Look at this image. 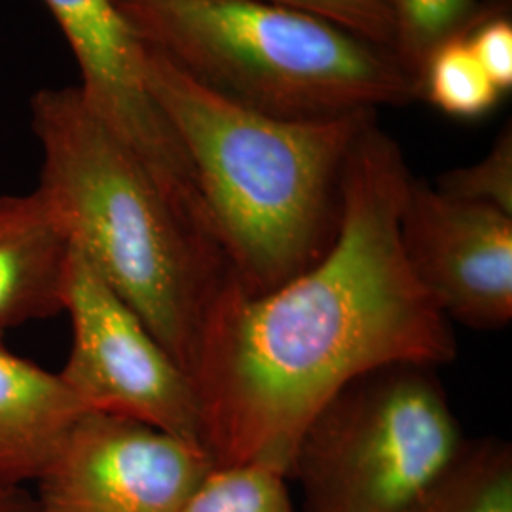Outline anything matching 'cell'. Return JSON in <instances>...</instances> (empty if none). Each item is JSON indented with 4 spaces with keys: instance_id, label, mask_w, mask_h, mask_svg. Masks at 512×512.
Here are the masks:
<instances>
[{
    "instance_id": "cell-19",
    "label": "cell",
    "mask_w": 512,
    "mask_h": 512,
    "mask_svg": "<svg viewBox=\"0 0 512 512\" xmlns=\"http://www.w3.org/2000/svg\"><path fill=\"white\" fill-rule=\"evenodd\" d=\"M0 512H40L33 494L23 486H10L0 482Z\"/></svg>"
},
{
    "instance_id": "cell-14",
    "label": "cell",
    "mask_w": 512,
    "mask_h": 512,
    "mask_svg": "<svg viewBox=\"0 0 512 512\" xmlns=\"http://www.w3.org/2000/svg\"><path fill=\"white\" fill-rule=\"evenodd\" d=\"M420 97L456 120H478L490 114L503 93L478 65L467 38L444 42L421 69Z\"/></svg>"
},
{
    "instance_id": "cell-4",
    "label": "cell",
    "mask_w": 512,
    "mask_h": 512,
    "mask_svg": "<svg viewBox=\"0 0 512 512\" xmlns=\"http://www.w3.org/2000/svg\"><path fill=\"white\" fill-rule=\"evenodd\" d=\"M137 38L203 86L285 120L420 99L395 55L327 19L262 0H114Z\"/></svg>"
},
{
    "instance_id": "cell-8",
    "label": "cell",
    "mask_w": 512,
    "mask_h": 512,
    "mask_svg": "<svg viewBox=\"0 0 512 512\" xmlns=\"http://www.w3.org/2000/svg\"><path fill=\"white\" fill-rule=\"evenodd\" d=\"M404 258L448 321L497 330L512 319V217L410 179L401 211Z\"/></svg>"
},
{
    "instance_id": "cell-11",
    "label": "cell",
    "mask_w": 512,
    "mask_h": 512,
    "mask_svg": "<svg viewBox=\"0 0 512 512\" xmlns=\"http://www.w3.org/2000/svg\"><path fill=\"white\" fill-rule=\"evenodd\" d=\"M86 414L59 374L21 359L0 340V482H37Z\"/></svg>"
},
{
    "instance_id": "cell-10",
    "label": "cell",
    "mask_w": 512,
    "mask_h": 512,
    "mask_svg": "<svg viewBox=\"0 0 512 512\" xmlns=\"http://www.w3.org/2000/svg\"><path fill=\"white\" fill-rule=\"evenodd\" d=\"M69 243L37 188L0 196V340L63 311Z\"/></svg>"
},
{
    "instance_id": "cell-5",
    "label": "cell",
    "mask_w": 512,
    "mask_h": 512,
    "mask_svg": "<svg viewBox=\"0 0 512 512\" xmlns=\"http://www.w3.org/2000/svg\"><path fill=\"white\" fill-rule=\"evenodd\" d=\"M465 444L435 368L397 363L355 378L317 412L289 478L304 512H408Z\"/></svg>"
},
{
    "instance_id": "cell-15",
    "label": "cell",
    "mask_w": 512,
    "mask_h": 512,
    "mask_svg": "<svg viewBox=\"0 0 512 512\" xmlns=\"http://www.w3.org/2000/svg\"><path fill=\"white\" fill-rule=\"evenodd\" d=\"M181 512H294L287 476L262 463L213 467Z\"/></svg>"
},
{
    "instance_id": "cell-9",
    "label": "cell",
    "mask_w": 512,
    "mask_h": 512,
    "mask_svg": "<svg viewBox=\"0 0 512 512\" xmlns=\"http://www.w3.org/2000/svg\"><path fill=\"white\" fill-rule=\"evenodd\" d=\"M78 63V90L160 183L184 192L194 171L145 78V46L114 0H42Z\"/></svg>"
},
{
    "instance_id": "cell-18",
    "label": "cell",
    "mask_w": 512,
    "mask_h": 512,
    "mask_svg": "<svg viewBox=\"0 0 512 512\" xmlns=\"http://www.w3.org/2000/svg\"><path fill=\"white\" fill-rule=\"evenodd\" d=\"M509 6L495 4L465 35L478 65L499 92L512 90V21Z\"/></svg>"
},
{
    "instance_id": "cell-12",
    "label": "cell",
    "mask_w": 512,
    "mask_h": 512,
    "mask_svg": "<svg viewBox=\"0 0 512 512\" xmlns=\"http://www.w3.org/2000/svg\"><path fill=\"white\" fill-rule=\"evenodd\" d=\"M408 512H512V446L469 442L452 467Z\"/></svg>"
},
{
    "instance_id": "cell-13",
    "label": "cell",
    "mask_w": 512,
    "mask_h": 512,
    "mask_svg": "<svg viewBox=\"0 0 512 512\" xmlns=\"http://www.w3.org/2000/svg\"><path fill=\"white\" fill-rule=\"evenodd\" d=\"M385 4L393 23L391 54L416 88L429 55L444 42L465 37L495 6L478 0H385Z\"/></svg>"
},
{
    "instance_id": "cell-1",
    "label": "cell",
    "mask_w": 512,
    "mask_h": 512,
    "mask_svg": "<svg viewBox=\"0 0 512 512\" xmlns=\"http://www.w3.org/2000/svg\"><path fill=\"white\" fill-rule=\"evenodd\" d=\"M410 179L399 143L370 118L349 150L329 249L270 291L228 274L213 294L192 378L215 467L262 463L289 478L306 427L342 387L382 366L456 357L452 323L404 258Z\"/></svg>"
},
{
    "instance_id": "cell-3",
    "label": "cell",
    "mask_w": 512,
    "mask_h": 512,
    "mask_svg": "<svg viewBox=\"0 0 512 512\" xmlns=\"http://www.w3.org/2000/svg\"><path fill=\"white\" fill-rule=\"evenodd\" d=\"M37 190L69 249L120 294L192 376L203 315L228 264L78 86L31 99Z\"/></svg>"
},
{
    "instance_id": "cell-7",
    "label": "cell",
    "mask_w": 512,
    "mask_h": 512,
    "mask_svg": "<svg viewBox=\"0 0 512 512\" xmlns=\"http://www.w3.org/2000/svg\"><path fill=\"white\" fill-rule=\"evenodd\" d=\"M213 467L198 444L86 412L38 476L33 497L40 512H181Z\"/></svg>"
},
{
    "instance_id": "cell-6",
    "label": "cell",
    "mask_w": 512,
    "mask_h": 512,
    "mask_svg": "<svg viewBox=\"0 0 512 512\" xmlns=\"http://www.w3.org/2000/svg\"><path fill=\"white\" fill-rule=\"evenodd\" d=\"M63 311L71 319L73 346L59 378L84 412L141 421L205 448L194 378L73 249Z\"/></svg>"
},
{
    "instance_id": "cell-2",
    "label": "cell",
    "mask_w": 512,
    "mask_h": 512,
    "mask_svg": "<svg viewBox=\"0 0 512 512\" xmlns=\"http://www.w3.org/2000/svg\"><path fill=\"white\" fill-rule=\"evenodd\" d=\"M145 78L192 165L234 281L270 291L329 249L349 150L376 112L275 118L203 86L148 46Z\"/></svg>"
},
{
    "instance_id": "cell-16",
    "label": "cell",
    "mask_w": 512,
    "mask_h": 512,
    "mask_svg": "<svg viewBox=\"0 0 512 512\" xmlns=\"http://www.w3.org/2000/svg\"><path fill=\"white\" fill-rule=\"evenodd\" d=\"M435 186L452 198L488 205L512 217L511 122L480 160L442 173Z\"/></svg>"
},
{
    "instance_id": "cell-17",
    "label": "cell",
    "mask_w": 512,
    "mask_h": 512,
    "mask_svg": "<svg viewBox=\"0 0 512 512\" xmlns=\"http://www.w3.org/2000/svg\"><path fill=\"white\" fill-rule=\"evenodd\" d=\"M327 19L366 42L393 50V23L385 0H262Z\"/></svg>"
}]
</instances>
